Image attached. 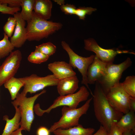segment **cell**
Returning a JSON list of instances; mask_svg holds the SVG:
<instances>
[{"label": "cell", "instance_id": "obj_12", "mask_svg": "<svg viewBox=\"0 0 135 135\" xmlns=\"http://www.w3.org/2000/svg\"><path fill=\"white\" fill-rule=\"evenodd\" d=\"M16 20V26L10 41L15 48L22 47L27 40L26 21L21 17L20 12H18L14 15Z\"/></svg>", "mask_w": 135, "mask_h": 135}, {"label": "cell", "instance_id": "obj_3", "mask_svg": "<svg viewBox=\"0 0 135 135\" xmlns=\"http://www.w3.org/2000/svg\"><path fill=\"white\" fill-rule=\"evenodd\" d=\"M90 94L87 88L83 86H81L79 90L76 93L64 96H60L46 110L42 109L38 104L34 106V110L36 114L40 116L44 113H49L52 109L59 106H66L71 108H76L80 102L88 100Z\"/></svg>", "mask_w": 135, "mask_h": 135}, {"label": "cell", "instance_id": "obj_21", "mask_svg": "<svg viewBox=\"0 0 135 135\" xmlns=\"http://www.w3.org/2000/svg\"><path fill=\"white\" fill-rule=\"evenodd\" d=\"M35 0H22L20 12L22 18L27 22L30 20L32 16Z\"/></svg>", "mask_w": 135, "mask_h": 135}, {"label": "cell", "instance_id": "obj_25", "mask_svg": "<svg viewBox=\"0 0 135 135\" xmlns=\"http://www.w3.org/2000/svg\"><path fill=\"white\" fill-rule=\"evenodd\" d=\"M49 56L38 51L35 50L29 55L28 60L30 62L36 64H40L47 60Z\"/></svg>", "mask_w": 135, "mask_h": 135}, {"label": "cell", "instance_id": "obj_6", "mask_svg": "<svg viewBox=\"0 0 135 135\" xmlns=\"http://www.w3.org/2000/svg\"><path fill=\"white\" fill-rule=\"evenodd\" d=\"M132 64V62L129 58L119 64L113 63L107 64L104 75L97 82L106 94L112 87L120 82L123 72Z\"/></svg>", "mask_w": 135, "mask_h": 135}, {"label": "cell", "instance_id": "obj_29", "mask_svg": "<svg viewBox=\"0 0 135 135\" xmlns=\"http://www.w3.org/2000/svg\"><path fill=\"white\" fill-rule=\"evenodd\" d=\"M60 8L65 14L72 15L75 14L76 8L74 5L67 4L60 6Z\"/></svg>", "mask_w": 135, "mask_h": 135}, {"label": "cell", "instance_id": "obj_8", "mask_svg": "<svg viewBox=\"0 0 135 135\" xmlns=\"http://www.w3.org/2000/svg\"><path fill=\"white\" fill-rule=\"evenodd\" d=\"M19 78L24 84V88L22 92L26 96L28 92L34 93L46 87L57 86L59 81L53 74L41 77L32 74Z\"/></svg>", "mask_w": 135, "mask_h": 135}, {"label": "cell", "instance_id": "obj_15", "mask_svg": "<svg viewBox=\"0 0 135 135\" xmlns=\"http://www.w3.org/2000/svg\"><path fill=\"white\" fill-rule=\"evenodd\" d=\"M79 80L76 75L59 80L57 86L60 96L74 94L78 88Z\"/></svg>", "mask_w": 135, "mask_h": 135}, {"label": "cell", "instance_id": "obj_13", "mask_svg": "<svg viewBox=\"0 0 135 135\" xmlns=\"http://www.w3.org/2000/svg\"><path fill=\"white\" fill-rule=\"evenodd\" d=\"M107 63L100 60L95 55L92 62L89 66L87 72L88 84H94L104 75Z\"/></svg>", "mask_w": 135, "mask_h": 135}, {"label": "cell", "instance_id": "obj_28", "mask_svg": "<svg viewBox=\"0 0 135 135\" xmlns=\"http://www.w3.org/2000/svg\"><path fill=\"white\" fill-rule=\"evenodd\" d=\"M7 5L0 3V12L2 14L14 15L20 10V8H11L8 6Z\"/></svg>", "mask_w": 135, "mask_h": 135}, {"label": "cell", "instance_id": "obj_30", "mask_svg": "<svg viewBox=\"0 0 135 135\" xmlns=\"http://www.w3.org/2000/svg\"><path fill=\"white\" fill-rule=\"evenodd\" d=\"M22 0H0L2 4H8V6L11 8H20Z\"/></svg>", "mask_w": 135, "mask_h": 135}, {"label": "cell", "instance_id": "obj_24", "mask_svg": "<svg viewBox=\"0 0 135 135\" xmlns=\"http://www.w3.org/2000/svg\"><path fill=\"white\" fill-rule=\"evenodd\" d=\"M56 49V46L49 42L36 46L35 50L50 56L55 53Z\"/></svg>", "mask_w": 135, "mask_h": 135}, {"label": "cell", "instance_id": "obj_7", "mask_svg": "<svg viewBox=\"0 0 135 135\" xmlns=\"http://www.w3.org/2000/svg\"><path fill=\"white\" fill-rule=\"evenodd\" d=\"M62 47L67 52L69 58L68 64L75 69L77 68L82 76L81 84H84L90 91L92 96L93 94L90 88L87 80V72L89 65L92 62L95 55H92L88 57L80 56L71 48L69 45L64 41L61 42Z\"/></svg>", "mask_w": 135, "mask_h": 135}, {"label": "cell", "instance_id": "obj_10", "mask_svg": "<svg viewBox=\"0 0 135 135\" xmlns=\"http://www.w3.org/2000/svg\"><path fill=\"white\" fill-rule=\"evenodd\" d=\"M22 58L20 51H12L0 66V87L14 77L20 67Z\"/></svg>", "mask_w": 135, "mask_h": 135}, {"label": "cell", "instance_id": "obj_11", "mask_svg": "<svg viewBox=\"0 0 135 135\" xmlns=\"http://www.w3.org/2000/svg\"><path fill=\"white\" fill-rule=\"evenodd\" d=\"M84 48L86 50L94 52L100 60L107 64L113 63L115 56L118 54L123 53L135 54L134 52L125 50L103 48L92 38L84 40Z\"/></svg>", "mask_w": 135, "mask_h": 135}, {"label": "cell", "instance_id": "obj_19", "mask_svg": "<svg viewBox=\"0 0 135 135\" xmlns=\"http://www.w3.org/2000/svg\"><path fill=\"white\" fill-rule=\"evenodd\" d=\"M16 109V113L13 118L9 119L7 115L4 116L3 119L6 120V124L1 135H10L13 132L19 128L21 119V113L18 106H14Z\"/></svg>", "mask_w": 135, "mask_h": 135}, {"label": "cell", "instance_id": "obj_37", "mask_svg": "<svg viewBox=\"0 0 135 135\" xmlns=\"http://www.w3.org/2000/svg\"><path fill=\"white\" fill-rule=\"evenodd\" d=\"M122 135H133V134L131 132L127 131L123 132Z\"/></svg>", "mask_w": 135, "mask_h": 135}, {"label": "cell", "instance_id": "obj_20", "mask_svg": "<svg viewBox=\"0 0 135 135\" xmlns=\"http://www.w3.org/2000/svg\"><path fill=\"white\" fill-rule=\"evenodd\" d=\"M4 85V87L7 89L10 92L11 99L14 100L20 88L23 86L24 84L19 78L14 77L8 80Z\"/></svg>", "mask_w": 135, "mask_h": 135}, {"label": "cell", "instance_id": "obj_4", "mask_svg": "<svg viewBox=\"0 0 135 135\" xmlns=\"http://www.w3.org/2000/svg\"><path fill=\"white\" fill-rule=\"evenodd\" d=\"M46 91L44 90L40 93L29 98L22 92L20 93L18 92L15 100L12 102L14 106H18L20 109L21 115L20 124L23 130L30 131L34 118L33 108L34 102L40 96Z\"/></svg>", "mask_w": 135, "mask_h": 135}, {"label": "cell", "instance_id": "obj_31", "mask_svg": "<svg viewBox=\"0 0 135 135\" xmlns=\"http://www.w3.org/2000/svg\"><path fill=\"white\" fill-rule=\"evenodd\" d=\"M116 123L112 125L108 135H123V133L117 126Z\"/></svg>", "mask_w": 135, "mask_h": 135}, {"label": "cell", "instance_id": "obj_1", "mask_svg": "<svg viewBox=\"0 0 135 135\" xmlns=\"http://www.w3.org/2000/svg\"><path fill=\"white\" fill-rule=\"evenodd\" d=\"M95 84L92 97L95 116L108 133L112 125L116 123L124 114L110 104L98 82H96Z\"/></svg>", "mask_w": 135, "mask_h": 135}, {"label": "cell", "instance_id": "obj_35", "mask_svg": "<svg viewBox=\"0 0 135 135\" xmlns=\"http://www.w3.org/2000/svg\"><path fill=\"white\" fill-rule=\"evenodd\" d=\"M23 130L21 128L12 132L10 135H22V131Z\"/></svg>", "mask_w": 135, "mask_h": 135}, {"label": "cell", "instance_id": "obj_32", "mask_svg": "<svg viewBox=\"0 0 135 135\" xmlns=\"http://www.w3.org/2000/svg\"><path fill=\"white\" fill-rule=\"evenodd\" d=\"M50 132L49 129L46 127L41 126L38 128L36 134V135H50Z\"/></svg>", "mask_w": 135, "mask_h": 135}, {"label": "cell", "instance_id": "obj_27", "mask_svg": "<svg viewBox=\"0 0 135 135\" xmlns=\"http://www.w3.org/2000/svg\"><path fill=\"white\" fill-rule=\"evenodd\" d=\"M96 10V8L91 7H80L76 8L75 15L77 16L80 19L84 20L86 14L90 15Z\"/></svg>", "mask_w": 135, "mask_h": 135}, {"label": "cell", "instance_id": "obj_23", "mask_svg": "<svg viewBox=\"0 0 135 135\" xmlns=\"http://www.w3.org/2000/svg\"><path fill=\"white\" fill-rule=\"evenodd\" d=\"M121 83L126 92L131 97L135 98V76L132 75L127 76Z\"/></svg>", "mask_w": 135, "mask_h": 135}, {"label": "cell", "instance_id": "obj_38", "mask_svg": "<svg viewBox=\"0 0 135 135\" xmlns=\"http://www.w3.org/2000/svg\"></svg>", "mask_w": 135, "mask_h": 135}, {"label": "cell", "instance_id": "obj_16", "mask_svg": "<svg viewBox=\"0 0 135 135\" xmlns=\"http://www.w3.org/2000/svg\"><path fill=\"white\" fill-rule=\"evenodd\" d=\"M52 3L50 0H35L34 12L40 18L47 20L52 16Z\"/></svg>", "mask_w": 135, "mask_h": 135}, {"label": "cell", "instance_id": "obj_14", "mask_svg": "<svg viewBox=\"0 0 135 135\" xmlns=\"http://www.w3.org/2000/svg\"><path fill=\"white\" fill-rule=\"evenodd\" d=\"M48 68L59 80L76 75L72 67L64 61H55L50 63Z\"/></svg>", "mask_w": 135, "mask_h": 135}, {"label": "cell", "instance_id": "obj_5", "mask_svg": "<svg viewBox=\"0 0 135 135\" xmlns=\"http://www.w3.org/2000/svg\"><path fill=\"white\" fill-rule=\"evenodd\" d=\"M92 98V97L88 100L83 105L78 108L63 106L61 110V117L51 126L49 129L50 132H53L58 129H66L78 125L80 117L86 114Z\"/></svg>", "mask_w": 135, "mask_h": 135}, {"label": "cell", "instance_id": "obj_34", "mask_svg": "<svg viewBox=\"0 0 135 135\" xmlns=\"http://www.w3.org/2000/svg\"><path fill=\"white\" fill-rule=\"evenodd\" d=\"M129 107L130 111L135 112V98L130 97Z\"/></svg>", "mask_w": 135, "mask_h": 135}, {"label": "cell", "instance_id": "obj_22", "mask_svg": "<svg viewBox=\"0 0 135 135\" xmlns=\"http://www.w3.org/2000/svg\"><path fill=\"white\" fill-rule=\"evenodd\" d=\"M4 34L3 38L0 41V59L8 56L14 48L8 37L4 33Z\"/></svg>", "mask_w": 135, "mask_h": 135}, {"label": "cell", "instance_id": "obj_18", "mask_svg": "<svg viewBox=\"0 0 135 135\" xmlns=\"http://www.w3.org/2000/svg\"><path fill=\"white\" fill-rule=\"evenodd\" d=\"M94 129L92 128H85L82 125H78L66 129H58L53 133L55 135H92L94 131Z\"/></svg>", "mask_w": 135, "mask_h": 135}, {"label": "cell", "instance_id": "obj_2", "mask_svg": "<svg viewBox=\"0 0 135 135\" xmlns=\"http://www.w3.org/2000/svg\"><path fill=\"white\" fill-rule=\"evenodd\" d=\"M62 26L60 23L48 21L40 18L33 11L32 18L27 22L26 28L27 40L38 41L47 38L61 29Z\"/></svg>", "mask_w": 135, "mask_h": 135}, {"label": "cell", "instance_id": "obj_33", "mask_svg": "<svg viewBox=\"0 0 135 135\" xmlns=\"http://www.w3.org/2000/svg\"><path fill=\"white\" fill-rule=\"evenodd\" d=\"M92 135H108V133L105 128L101 125L98 131Z\"/></svg>", "mask_w": 135, "mask_h": 135}, {"label": "cell", "instance_id": "obj_26", "mask_svg": "<svg viewBox=\"0 0 135 135\" xmlns=\"http://www.w3.org/2000/svg\"><path fill=\"white\" fill-rule=\"evenodd\" d=\"M16 20L14 16L10 17L8 18L3 27L4 33L8 37H11L14 32L16 26Z\"/></svg>", "mask_w": 135, "mask_h": 135}, {"label": "cell", "instance_id": "obj_9", "mask_svg": "<svg viewBox=\"0 0 135 135\" xmlns=\"http://www.w3.org/2000/svg\"><path fill=\"white\" fill-rule=\"evenodd\" d=\"M110 104L123 114L130 111L129 103L131 97L124 89L121 83L112 87L106 94Z\"/></svg>", "mask_w": 135, "mask_h": 135}, {"label": "cell", "instance_id": "obj_17", "mask_svg": "<svg viewBox=\"0 0 135 135\" xmlns=\"http://www.w3.org/2000/svg\"><path fill=\"white\" fill-rule=\"evenodd\" d=\"M135 112L129 111L124 114L116 123L117 126L123 133L131 132L133 135L135 134Z\"/></svg>", "mask_w": 135, "mask_h": 135}, {"label": "cell", "instance_id": "obj_36", "mask_svg": "<svg viewBox=\"0 0 135 135\" xmlns=\"http://www.w3.org/2000/svg\"><path fill=\"white\" fill-rule=\"evenodd\" d=\"M54 2H56L60 6L65 4V2L63 0H54Z\"/></svg>", "mask_w": 135, "mask_h": 135}]
</instances>
